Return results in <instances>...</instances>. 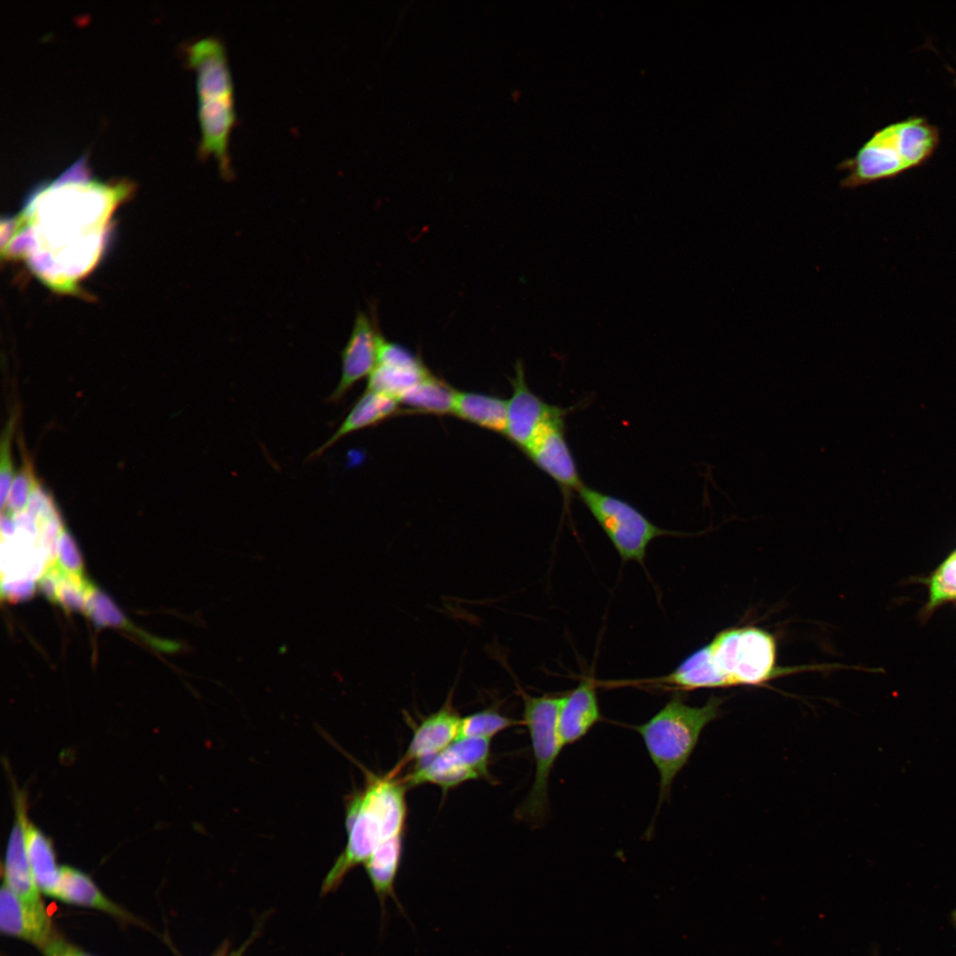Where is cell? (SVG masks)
Masks as SVG:
<instances>
[{
    "label": "cell",
    "mask_w": 956,
    "mask_h": 956,
    "mask_svg": "<svg viewBox=\"0 0 956 956\" xmlns=\"http://www.w3.org/2000/svg\"><path fill=\"white\" fill-rule=\"evenodd\" d=\"M132 190L125 180L91 178L81 157L38 189L22 212L7 221L2 249L17 245L8 253L16 251L43 283L56 291L77 292L101 256L114 211Z\"/></svg>",
    "instance_id": "cell-1"
},
{
    "label": "cell",
    "mask_w": 956,
    "mask_h": 956,
    "mask_svg": "<svg viewBox=\"0 0 956 956\" xmlns=\"http://www.w3.org/2000/svg\"><path fill=\"white\" fill-rule=\"evenodd\" d=\"M776 644L767 631L742 627L719 632L667 675L678 691L733 685H760L785 674L775 666Z\"/></svg>",
    "instance_id": "cell-2"
},
{
    "label": "cell",
    "mask_w": 956,
    "mask_h": 956,
    "mask_svg": "<svg viewBox=\"0 0 956 956\" xmlns=\"http://www.w3.org/2000/svg\"><path fill=\"white\" fill-rule=\"evenodd\" d=\"M407 789L397 777L366 773L364 788L348 798L347 844L323 880L321 896L337 890L346 875L365 864L383 841L404 833Z\"/></svg>",
    "instance_id": "cell-3"
},
{
    "label": "cell",
    "mask_w": 956,
    "mask_h": 956,
    "mask_svg": "<svg viewBox=\"0 0 956 956\" xmlns=\"http://www.w3.org/2000/svg\"><path fill=\"white\" fill-rule=\"evenodd\" d=\"M722 698L711 697L691 706L677 695L643 724L635 726L659 777V806L671 793L675 778L687 764L704 728L714 720Z\"/></svg>",
    "instance_id": "cell-4"
},
{
    "label": "cell",
    "mask_w": 956,
    "mask_h": 956,
    "mask_svg": "<svg viewBox=\"0 0 956 956\" xmlns=\"http://www.w3.org/2000/svg\"><path fill=\"white\" fill-rule=\"evenodd\" d=\"M523 703L522 723L531 741L535 777L531 789L516 811L517 818L538 824L547 814L548 785L554 764L563 748L558 731V717L564 696H531L517 685Z\"/></svg>",
    "instance_id": "cell-5"
},
{
    "label": "cell",
    "mask_w": 956,
    "mask_h": 956,
    "mask_svg": "<svg viewBox=\"0 0 956 956\" xmlns=\"http://www.w3.org/2000/svg\"><path fill=\"white\" fill-rule=\"evenodd\" d=\"M624 561L644 564L651 541L679 535L656 526L637 508L620 497L583 484L576 492Z\"/></svg>",
    "instance_id": "cell-6"
},
{
    "label": "cell",
    "mask_w": 956,
    "mask_h": 956,
    "mask_svg": "<svg viewBox=\"0 0 956 956\" xmlns=\"http://www.w3.org/2000/svg\"><path fill=\"white\" fill-rule=\"evenodd\" d=\"M490 754L489 738H457L439 753L416 762L402 780L407 788L429 783L443 792L470 780L490 781Z\"/></svg>",
    "instance_id": "cell-7"
},
{
    "label": "cell",
    "mask_w": 956,
    "mask_h": 956,
    "mask_svg": "<svg viewBox=\"0 0 956 956\" xmlns=\"http://www.w3.org/2000/svg\"><path fill=\"white\" fill-rule=\"evenodd\" d=\"M567 410L559 407L544 424L524 453L559 487L565 501L584 484L566 437Z\"/></svg>",
    "instance_id": "cell-8"
},
{
    "label": "cell",
    "mask_w": 956,
    "mask_h": 956,
    "mask_svg": "<svg viewBox=\"0 0 956 956\" xmlns=\"http://www.w3.org/2000/svg\"><path fill=\"white\" fill-rule=\"evenodd\" d=\"M836 169L846 173L839 183L843 189L890 179L907 170L887 127L875 132L853 157L840 162Z\"/></svg>",
    "instance_id": "cell-9"
},
{
    "label": "cell",
    "mask_w": 956,
    "mask_h": 956,
    "mask_svg": "<svg viewBox=\"0 0 956 956\" xmlns=\"http://www.w3.org/2000/svg\"><path fill=\"white\" fill-rule=\"evenodd\" d=\"M198 119L201 127L199 155L204 158L213 156L221 175L232 177L228 143L235 122L234 90L199 94Z\"/></svg>",
    "instance_id": "cell-10"
},
{
    "label": "cell",
    "mask_w": 956,
    "mask_h": 956,
    "mask_svg": "<svg viewBox=\"0 0 956 956\" xmlns=\"http://www.w3.org/2000/svg\"><path fill=\"white\" fill-rule=\"evenodd\" d=\"M382 338L375 320L358 312L351 335L341 352L340 381L327 402H340L358 381L370 375L377 365Z\"/></svg>",
    "instance_id": "cell-11"
},
{
    "label": "cell",
    "mask_w": 956,
    "mask_h": 956,
    "mask_svg": "<svg viewBox=\"0 0 956 956\" xmlns=\"http://www.w3.org/2000/svg\"><path fill=\"white\" fill-rule=\"evenodd\" d=\"M430 374L419 356L383 337L377 365L367 377L366 389L399 401Z\"/></svg>",
    "instance_id": "cell-12"
},
{
    "label": "cell",
    "mask_w": 956,
    "mask_h": 956,
    "mask_svg": "<svg viewBox=\"0 0 956 956\" xmlns=\"http://www.w3.org/2000/svg\"><path fill=\"white\" fill-rule=\"evenodd\" d=\"M513 394L507 401L505 436L523 452L544 424L558 411L557 405L545 403L528 388L521 361L515 365L510 379Z\"/></svg>",
    "instance_id": "cell-13"
},
{
    "label": "cell",
    "mask_w": 956,
    "mask_h": 956,
    "mask_svg": "<svg viewBox=\"0 0 956 956\" xmlns=\"http://www.w3.org/2000/svg\"><path fill=\"white\" fill-rule=\"evenodd\" d=\"M15 822L6 849L4 882L29 907L48 915L29 863L25 826L27 821L26 798L15 791Z\"/></svg>",
    "instance_id": "cell-14"
},
{
    "label": "cell",
    "mask_w": 956,
    "mask_h": 956,
    "mask_svg": "<svg viewBox=\"0 0 956 956\" xmlns=\"http://www.w3.org/2000/svg\"><path fill=\"white\" fill-rule=\"evenodd\" d=\"M462 717L453 706L451 691L443 705L425 717L415 728L404 756L386 773L397 777L410 763L430 758L449 746L459 736Z\"/></svg>",
    "instance_id": "cell-15"
},
{
    "label": "cell",
    "mask_w": 956,
    "mask_h": 956,
    "mask_svg": "<svg viewBox=\"0 0 956 956\" xmlns=\"http://www.w3.org/2000/svg\"><path fill=\"white\" fill-rule=\"evenodd\" d=\"M598 686L597 681L588 676L564 695L558 717V731L563 747L582 739L601 721Z\"/></svg>",
    "instance_id": "cell-16"
},
{
    "label": "cell",
    "mask_w": 956,
    "mask_h": 956,
    "mask_svg": "<svg viewBox=\"0 0 956 956\" xmlns=\"http://www.w3.org/2000/svg\"><path fill=\"white\" fill-rule=\"evenodd\" d=\"M0 929L4 935L24 940L42 951L55 933L49 915L26 905L4 882L0 890Z\"/></svg>",
    "instance_id": "cell-17"
},
{
    "label": "cell",
    "mask_w": 956,
    "mask_h": 956,
    "mask_svg": "<svg viewBox=\"0 0 956 956\" xmlns=\"http://www.w3.org/2000/svg\"><path fill=\"white\" fill-rule=\"evenodd\" d=\"M51 898L66 904L93 908L127 922H136L132 914L108 898L89 875L73 867H60L58 881Z\"/></svg>",
    "instance_id": "cell-18"
},
{
    "label": "cell",
    "mask_w": 956,
    "mask_h": 956,
    "mask_svg": "<svg viewBox=\"0 0 956 956\" xmlns=\"http://www.w3.org/2000/svg\"><path fill=\"white\" fill-rule=\"evenodd\" d=\"M399 402L392 397L366 389L355 402L346 418L334 434L312 453L309 459L320 457L327 450L346 436L375 426L390 417L403 412Z\"/></svg>",
    "instance_id": "cell-19"
},
{
    "label": "cell",
    "mask_w": 956,
    "mask_h": 956,
    "mask_svg": "<svg viewBox=\"0 0 956 956\" xmlns=\"http://www.w3.org/2000/svg\"><path fill=\"white\" fill-rule=\"evenodd\" d=\"M404 833L383 841L364 864L365 869L379 900L382 917L386 915V902L392 899L404 912L395 890L401 864Z\"/></svg>",
    "instance_id": "cell-20"
},
{
    "label": "cell",
    "mask_w": 956,
    "mask_h": 956,
    "mask_svg": "<svg viewBox=\"0 0 956 956\" xmlns=\"http://www.w3.org/2000/svg\"><path fill=\"white\" fill-rule=\"evenodd\" d=\"M887 127L907 170L925 162L939 142L937 129L921 117H911Z\"/></svg>",
    "instance_id": "cell-21"
},
{
    "label": "cell",
    "mask_w": 956,
    "mask_h": 956,
    "mask_svg": "<svg viewBox=\"0 0 956 956\" xmlns=\"http://www.w3.org/2000/svg\"><path fill=\"white\" fill-rule=\"evenodd\" d=\"M452 414L481 428L505 434L507 401L477 392L458 391Z\"/></svg>",
    "instance_id": "cell-22"
},
{
    "label": "cell",
    "mask_w": 956,
    "mask_h": 956,
    "mask_svg": "<svg viewBox=\"0 0 956 956\" xmlns=\"http://www.w3.org/2000/svg\"><path fill=\"white\" fill-rule=\"evenodd\" d=\"M458 390L430 374L399 399L409 413L452 414Z\"/></svg>",
    "instance_id": "cell-23"
},
{
    "label": "cell",
    "mask_w": 956,
    "mask_h": 956,
    "mask_svg": "<svg viewBox=\"0 0 956 956\" xmlns=\"http://www.w3.org/2000/svg\"><path fill=\"white\" fill-rule=\"evenodd\" d=\"M26 845L36 884L42 893L51 897L59 877L56 855L50 839L28 819L25 826Z\"/></svg>",
    "instance_id": "cell-24"
},
{
    "label": "cell",
    "mask_w": 956,
    "mask_h": 956,
    "mask_svg": "<svg viewBox=\"0 0 956 956\" xmlns=\"http://www.w3.org/2000/svg\"><path fill=\"white\" fill-rule=\"evenodd\" d=\"M84 613L98 626H112L123 628L136 635L157 649L166 651H176L181 648V644L179 643L158 639L136 628L114 604L93 585L88 593Z\"/></svg>",
    "instance_id": "cell-25"
},
{
    "label": "cell",
    "mask_w": 956,
    "mask_h": 956,
    "mask_svg": "<svg viewBox=\"0 0 956 956\" xmlns=\"http://www.w3.org/2000/svg\"><path fill=\"white\" fill-rule=\"evenodd\" d=\"M920 582L928 589V599L920 613L922 621H927L943 605H956V547Z\"/></svg>",
    "instance_id": "cell-26"
},
{
    "label": "cell",
    "mask_w": 956,
    "mask_h": 956,
    "mask_svg": "<svg viewBox=\"0 0 956 956\" xmlns=\"http://www.w3.org/2000/svg\"><path fill=\"white\" fill-rule=\"evenodd\" d=\"M523 724L499 712L497 706H490L470 715L463 717L458 738L483 737L491 739L499 732Z\"/></svg>",
    "instance_id": "cell-27"
},
{
    "label": "cell",
    "mask_w": 956,
    "mask_h": 956,
    "mask_svg": "<svg viewBox=\"0 0 956 956\" xmlns=\"http://www.w3.org/2000/svg\"><path fill=\"white\" fill-rule=\"evenodd\" d=\"M37 484L32 465L26 461L12 482L3 513L14 516L27 509Z\"/></svg>",
    "instance_id": "cell-28"
},
{
    "label": "cell",
    "mask_w": 956,
    "mask_h": 956,
    "mask_svg": "<svg viewBox=\"0 0 956 956\" xmlns=\"http://www.w3.org/2000/svg\"><path fill=\"white\" fill-rule=\"evenodd\" d=\"M13 423L10 421L4 430L0 451V503L1 508L5 505L7 496L13 481V467L12 460L11 442L13 433Z\"/></svg>",
    "instance_id": "cell-29"
},
{
    "label": "cell",
    "mask_w": 956,
    "mask_h": 956,
    "mask_svg": "<svg viewBox=\"0 0 956 956\" xmlns=\"http://www.w3.org/2000/svg\"><path fill=\"white\" fill-rule=\"evenodd\" d=\"M62 567L75 573H82V560L69 532L64 528L58 541V556L56 559Z\"/></svg>",
    "instance_id": "cell-30"
},
{
    "label": "cell",
    "mask_w": 956,
    "mask_h": 956,
    "mask_svg": "<svg viewBox=\"0 0 956 956\" xmlns=\"http://www.w3.org/2000/svg\"><path fill=\"white\" fill-rule=\"evenodd\" d=\"M42 952L44 956H93L56 932Z\"/></svg>",
    "instance_id": "cell-31"
},
{
    "label": "cell",
    "mask_w": 956,
    "mask_h": 956,
    "mask_svg": "<svg viewBox=\"0 0 956 956\" xmlns=\"http://www.w3.org/2000/svg\"><path fill=\"white\" fill-rule=\"evenodd\" d=\"M3 590L5 591L8 599L12 601L19 600L27 598L33 593L34 583L30 580L8 581L6 586L3 587Z\"/></svg>",
    "instance_id": "cell-32"
},
{
    "label": "cell",
    "mask_w": 956,
    "mask_h": 956,
    "mask_svg": "<svg viewBox=\"0 0 956 956\" xmlns=\"http://www.w3.org/2000/svg\"><path fill=\"white\" fill-rule=\"evenodd\" d=\"M213 956H243V952L239 950H230V947L227 944H222L220 948L214 952Z\"/></svg>",
    "instance_id": "cell-33"
},
{
    "label": "cell",
    "mask_w": 956,
    "mask_h": 956,
    "mask_svg": "<svg viewBox=\"0 0 956 956\" xmlns=\"http://www.w3.org/2000/svg\"><path fill=\"white\" fill-rule=\"evenodd\" d=\"M951 920L954 927L956 928V910L952 912Z\"/></svg>",
    "instance_id": "cell-34"
},
{
    "label": "cell",
    "mask_w": 956,
    "mask_h": 956,
    "mask_svg": "<svg viewBox=\"0 0 956 956\" xmlns=\"http://www.w3.org/2000/svg\"><path fill=\"white\" fill-rule=\"evenodd\" d=\"M955 85H956V78H955Z\"/></svg>",
    "instance_id": "cell-35"
}]
</instances>
